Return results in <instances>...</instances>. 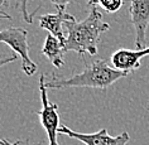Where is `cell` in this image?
I'll use <instances>...</instances> for the list:
<instances>
[{
	"label": "cell",
	"instance_id": "cell-5",
	"mask_svg": "<svg viewBox=\"0 0 149 145\" xmlns=\"http://www.w3.org/2000/svg\"><path fill=\"white\" fill-rule=\"evenodd\" d=\"M58 134H63L68 137L76 139L84 143L85 145H126L130 139L128 133H121L118 136H110L107 134L106 128L100 129L97 133L92 134H84V133H76L71 130L68 126L61 125L58 129Z\"/></svg>",
	"mask_w": 149,
	"mask_h": 145
},
{
	"label": "cell",
	"instance_id": "cell-12",
	"mask_svg": "<svg viewBox=\"0 0 149 145\" xmlns=\"http://www.w3.org/2000/svg\"><path fill=\"white\" fill-rule=\"evenodd\" d=\"M17 54H10V56H5V54H0V68L4 67L5 65H9V63L14 62L17 59Z\"/></svg>",
	"mask_w": 149,
	"mask_h": 145
},
{
	"label": "cell",
	"instance_id": "cell-4",
	"mask_svg": "<svg viewBox=\"0 0 149 145\" xmlns=\"http://www.w3.org/2000/svg\"><path fill=\"white\" fill-rule=\"evenodd\" d=\"M39 92H40V101H42V110L36 111L39 116L40 124L46 130L49 144L48 145H58L57 134L59 129V114H58V105L53 103L48 100L47 96V87H46V76L44 73L39 76Z\"/></svg>",
	"mask_w": 149,
	"mask_h": 145
},
{
	"label": "cell",
	"instance_id": "cell-6",
	"mask_svg": "<svg viewBox=\"0 0 149 145\" xmlns=\"http://www.w3.org/2000/svg\"><path fill=\"white\" fill-rule=\"evenodd\" d=\"M129 14L135 29V47L136 49H143L149 27V0H130Z\"/></svg>",
	"mask_w": 149,
	"mask_h": 145
},
{
	"label": "cell",
	"instance_id": "cell-13",
	"mask_svg": "<svg viewBox=\"0 0 149 145\" xmlns=\"http://www.w3.org/2000/svg\"><path fill=\"white\" fill-rule=\"evenodd\" d=\"M72 0H51V3L57 8L58 12H65L66 6L70 4Z\"/></svg>",
	"mask_w": 149,
	"mask_h": 145
},
{
	"label": "cell",
	"instance_id": "cell-10",
	"mask_svg": "<svg viewBox=\"0 0 149 145\" xmlns=\"http://www.w3.org/2000/svg\"><path fill=\"white\" fill-rule=\"evenodd\" d=\"M87 4L90 6H100L107 13H116L121 9L124 0H87Z\"/></svg>",
	"mask_w": 149,
	"mask_h": 145
},
{
	"label": "cell",
	"instance_id": "cell-2",
	"mask_svg": "<svg viewBox=\"0 0 149 145\" xmlns=\"http://www.w3.org/2000/svg\"><path fill=\"white\" fill-rule=\"evenodd\" d=\"M129 73L109 66L104 59H97L85 66L84 71L77 75L63 77L59 75L46 76L47 88H67V87H90L106 90L116 81L124 78Z\"/></svg>",
	"mask_w": 149,
	"mask_h": 145
},
{
	"label": "cell",
	"instance_id": "cell-1",
	"mask_svg": "<svg viewBox=\"0 0 149 145\" xmlns=\"http://www.w3.org/2000/svg\"><path fill=\"white\" fill-rule=\"evenodd\" d=\"M67 37L65 42V52H76L79 56L85 53L90 56L97 54V46L102 33L110 29V24L102 20V14L96 6H92L88 15L84 20H68L65 23Z\"/></svg>",
	"mask_w": 149,
	"mask_h": 145
},
{
	"label": "cell",
	"instance_id": "cell-15",
	"mask_svg": "<svg viewBox=\"0 0 149 145\" xmlns=\"http://www.w3.org/2000/svg\"><path fill=\"white\" fill-rule=\"evenodd\" d=\"M22 143L20 141H15V143H10V141H8V140H4V139H1L0 137V145H20Z\"/></svg>",
	"mask_w": 149,
	"mask_h": 145
},
{
	"label": "cell",
	"instance_id": "cell-7",
	"mask_svg": "<svg viewBox=\"0 0 149 145\" xmlns=\"http://www.w3.org/2000/svg\"><path fill=\"white\" fill-rule=\"evenodd\" d=\"M149 54V47H145L143 49H118L116 52H114L111 56V63L113 67L116 69L124 71V72H133L138 68H140L141 63L140 61L143 59L145 56Z\"/></svg>",
	"mask_w": 149,
	"mask_h": 145
},
{
	"label": "cell",
	"instance_id": "cell-3",
	"mask_svg": "<svg viewBox=\"0 0 149 145\" xmlns=\"http://www.w3.org/2000/svg\"><path fill=\"white\" fill-rule=\"evenodd\" d=\"M0 42L12 48V51L22 59V69L27 76L34 75L38 65L29 57L28 32L23 28L10 27L0 31Z\"/></svg>",
	"mask_w": 149,
	"mask_h": 145
},
{
	"label": "cell",
	"instance_id": "cell-9",
	"mask_svg": "<svg viewBox=\"0 0 149 145\" xmlns=\"http://www.w3.org/2000/svg\"><path fill=\"white\" fill-rule=\"evenodd\" d=\"M63 48H65V44H63L57 37L48 34L46 40H44L43 47H42V54L46 56L54 67L61 68V67L65 65V61H63V58H62V54H63V52H65Z\"/></svg>",
	"mask_w": 149,
	"mask_h": 145
},
{
	"label": "cell",
	"instance_id": "cell-14",
	"mask_svg": "<svg viewBox=\"0 0 149 145\" xmlns=\"http://www.w3.org/2000/svg\"><path fill=\"white\" fill-rule=\"evenodd\" d=\"M9 0H0V18H4V19H12L9 13L5 12V6H8Z\"/></svg>",
	"mask_w": 149,
	"mask_h": 145
},
{
	"label": "cell",
	"instance_id": "cell-11",
	"mask_svg": "<svg viewBox=\"0 0 149 145\" xmlns=\"http://www.w3.org/2000/svg\"><path fill=\"white\" fill-rule=\"evenodd\" d=\"M28 1H31V0H20V3L17 5V8L18 10L22 13V15H23V19L24 22H27L28 24H32L33 23V19H34V15L37 14V12L40 9V6H38L34 12H32V13H29L28 12Z\"/></svg>",
	"mask_w": 149,
	"mask_h": 145
},
{
	"label": "cell",
	"instance_id": "cell-8",
	"mask_svg": "<svg viewBox=\"0 0 149 145\" xmlns=\"http://www.w3.org/2000/svg\"><path fill=\"white\" fill-rule=\"evenodd\" d=\"M76 18L66 12H57L56 14H44L39 17V27L44 31L49 32V34L57 37L61 42L65 44L66 37L63 34L62 25H65L66 22L74 20Z\"/></svg>",
	"mask_w": 149,
	"mask_h": 145
}]
</instances>
